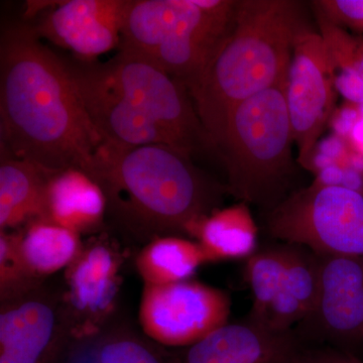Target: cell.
<instances>
[{"instance_id":"8","label":"cell","mask_w":363,"mask_h":363,"mask_svg":"<svg viewBox=\"0 0 363 363\" xmlns=\"http://www.w3.org/2000/svg\"><path fill=\"white\" fill-rule=\"evenodd\" d=\"M230 298L201 281L143 286L140 323L147 337L172 347H187L228 323Z\"/></svg>"},{"instance_id":"28","label":"cell","mask_w":363,"mask_h":363,"mask_svg":"<svg viewBox=\"0 0 363 363\" xmlns=\"http://www.w3.org/2000/svg\"><path fill=\"white\" fill-rule=\"evenodd\" d=\"M344 169L337 164L327 167L318 173L317 180L315 183L326 187H342Z\"/></svg>"},{"instance_id":"32","label":"cell","mask_w":363,"mask_h":363,"mask_svg":"<svg viewBox=\"0 0 363 363\" xmlns=\"http://www.w3.org/2000/svg\"><path fill=\"white\" fill-rule=\"evenodd\" d=\"M358 111H359L360 116L363 118V104L358 105Z\"/></svg>"},{"instance_id":"29","label":"cell","mask_w":363,"mask_h":363,"mask_svg":"<svg viewBox=\"0 0 363 363\" xmlns=\"http://www.w3.org/2000/svg\"><path fill=\"white\" fill-rule=\"evenodd\" d=\"M345 149L343 140L337 136H330L326 138L323 142L318 145V154L324 155V156L330 157L335 161L337 157H340Z\"/></svg>"},{"instance_id":"7","label":"cell","mask_w":363,"mask_h":363,"mask_svg":"<svg viewBox=\"0 0 363 363\" xmlns=\"http://www.w3.org/2000/svg\"><path fill=\"white\" fill-rule=\"evenodd\" d=\"M238 4L230 0H126L118 50L145 57L162 45L189 42L214 52L233 26Z\"/></svg>"},{"instance_id":"20","label":"cell","mask_w":363,"mask_h":363,"mask_svg":"<svg viewBox=\"0 0 363 363\" xmlns=\"http://www.w3.org/2000/svg\"><path fill=\"white\" fill-rule=\"evenodd\" d=\"M16 235L23 262L40 281L68 269L83 250L79 233L47 220L32 222Z\"/></svg>"},{"instance_id":"14","label":"cell","mask_w":363,"mask_h":363,"mask_svg":"<svg viewBox=\"0 0 363 363\" xmlns=\"http://www.w3.org/2000/svg\"><path fill=\"white\" fill-rule=\"evenodd\" d=\"M294 332L277 333L245 320L227 323L184 347L169 363H289L297 350Z\"/></svg>"},{"instance_id":"23","label":"cell","mask_w":363,"mask_h":363,"mask_svg":"<svg viewBox=\"0 0 363 363\" xmlns=\"http://www.w3.org/2000/svg\"><path fill=\"white\" fill-rule=\"evenodd\" d=\"M97 363H169L154 347L142 338L128 333L116 332L99 344Z\"/></svg>"},{"instance_id":"15","label":"cell","mask_w":363,"mask_h":363,"mask_svg":"<svg viewBox=\"0 0 363 363\" xmlns=\"http://www.w3.org/2000/svg\"><path fill=\"white\" fill-rule=\"evenodd\" d=\"M55 173L1 152L0 229L47 220V192Z\"/></svg>"},{"instance_id":"11","label":"cell","mask_w":363,"mask_h":363,"mask_svg":"<svg viewBox=\"0 0 363 363\" xmlns=\"http://www.w3.org/2000/svg\"><path fill=\"white\" fill-rule=\"evenodd\" d=\"M319 259L316 301L297 330L307 338L336 345L363 342V257Z\"/></svg>"},{"instance_id":"3","label":"cell","mask_w":363,"mask_h":363,"mask_svg":"<svg viewBox=\"0 0 363 363\" xmlns=\"http://www.w3.org/2000/svg\"><path fill=\"white\" fill-rule=\"evenodd\" d=\"M306 28L297 1H238L230 30L189 89L214 150L238 105L286 83L296 42Z\"/></svg>"},{"instance_id":"25","label":"cell","mask_w":363,"mask_h":363,"mask_svg":"<svg viewBox=\"0 0 363 363\" xmlns=\"http://www.w3.org/2000/svg\"><path fill=\"white\" fill-rule=\"evenodd\" d=\"M289 363H363L345 351L334 348H301L298 346Z\"/></svg>"},{"instance_id":"17","label":"cell","mask_w":363,"mask_h":363,"mask_svg":"<svg viewBox=\"0 0 363 363\" xmlns=\"http://www.w3.org/2000/svg\"><path fill=\"white\" fill-rule=\"evenodd\" d=\"M106 215V200L99 185L78 169L57 172L47 192V221L80 234L93 230Z\"/></svg>"},{"instance_id":"30","label":"cell","mask_w":363,"mask_h":363,"mask_svg":"<svg viewBox=\"0 0 363 363\" xmlns=\"http://www.w3.org/2000/svg\"><path fill=\"white\" fill-rule=\"evenodd\" d=\"M351 140H352L353 145L359 150L360 155L363 156V118L360 119L357 123V125L353 128L351 133Z\"/></svg>"},{"instance_id":"16","label":"cell","mask_w":363,"mask_h":363,"mask_svg":"<svg viewBox=\"0 0 363 363\" xmlns=\"http://www.w3.org/2000/svg\"><path fill=\"white\" fill-rule=\"evenodd\" d=\"M319 272L317 253L302 245L286 243L283 283L264 328L288 333L309 316L316 301Z\"/></svg>"},{"instance_id":"19","label":"cell","mask_w":363,"mask_h":363,"mask_svg":"<svg viewBox=\"0 0 363 363\" xmlns=\"http://www.w3.org/2000/svg\"><path fill=\"white\" fill-rule=\"evenodd\" d=\"M205 264H209V259L197 241L176 235L150 241L135 259L140 278L145 285L150 286L189 281Z\"/></svg>"},{"instance_id":"6","label":"cell","mask_w":363,"mask_h":363,"mask_svg":"<svg viewBox=\"0 0 363 363\" xmlns=\"http://www.w3.org/2000/svg\"><path fill=\"white\" fill-rule=\"evenodd\" d=\"M102 82L161 124L177 149L214 150L185 85L140 55L118 50L105 63L85 61Z\"/></svg>"},{"instance_id":"24","label":"cell","mask_w":363,"mask_h":363,"mask_svg":"<svg viewBox=\"0 0 363 363\" xmlns=\"http://www.w3.org/2000/svg\"><path fill=\"white\" fill-rule=\"evenodd\" d=\"M317 4L333 25L350 26L363 32V0H334Z\"/></svg>"},{"instance_id":"9","label":"cell","mask_w":363,"mask_h":363,"mask_svg":"<svg viewBox=\"0 0 363 363\" xmlns=\"http://www.w3.org/2000/svg\"><path fill=\"white\" fill-rule=\"evenodd\" d=\"M335 66L324 38L306 28L298 35L286 81V104L298 161L313 171L316 145L333 111ZM336 89V88H335Z\"/></svg>"},{"instance_id":"5","label":"cell","mask_w":363,"mask_h":363,"mask_svg":"<svg viewBox=\"0 0 363 363\" xmlns=\"http://www.w3.org/2000/svg\"><path fill=\"white\" fill-rule=\"evenodd\" d=\"M267 233L319 255L363 257V193L313 183L267 213Z\"/></svg>"},{"instance_id":"18","label":"cell","mask_w":363,"mask_h":363,"mask_svg":"<svg viewBox=\"0 0 363 363\" xmlns=\"http://www.w3.org/2000/svg\"><path fill=\"white\" fill-rule=\"evenodd\" d=\"M196 240L209 262L245 259L259 250V229L247 203L215 210L200 224Z\"/></svg>"},{"instance_id":"4","label":"cell","mask_w":363,"mask_h":363,"mask_svg":"<svg viewBox=\"0 0 363 363\" xmlns=\"http://www.w3.org/2000/svg\"><path fill=\"white\" fill-rule=\"evenodd\" d=\"M286 83L238 105L215 150L227 172V192L241 202L271 212L286 197L295 164Z\"/></svg>"},{"instance_id":"2","label":"cell","mask_w":363,"mask_h":363,"mask_svg":"<svg viewBox=\"0 0 363 363\" xmlns=\"http://www.w3.org/2000/svg\"><path fill=\"white\" fill-rule=\"evenodd\" d=\"M192 155L168 145L116 147L102 143L84 173L106 200V214L138 242L162 236L196 238L219 209L225 185L205 175Z\"/></svg>"},{"instance_id":"12","label":"cell","mask_w":363,"mask_h":363,"mask_svg":"<svg viewBox=\"0 0 363 363\" xmlns=\"http://www.w3.org/2000/svg\"><path fill=\"white\" fill-rule=\"evenodd\" d=\"M54 4L33 26L40 39L94 61L121 45L126 0H70Z\"/></svg>"},{"instance_id":"1","label":"cell","mask_w":363,"mask_h":363,"mask_svg":"<svg viewBox=\"0 0 363 363\" xmlns=\"http://www.w3.org/2000/svg\"><path fill=\"white\" fill-rule=\"evenodd\" d=\"M0 133L1 152L52 173L84 172L104 143L63 58L26 23L2 26Z\"/></svg>"},{"instance_id":"27","label":"cell","mask_w":363,"mask_h":363,"mask_svg":"<svg viewBox=\"0 0 363 363\" xmlns=\"http://www.w3.org/2000/svg\"><path fill=\"white\" fill-rule=\"evenodd\" d=\"M362 119L357 106L347 105L338 112L333 121V128L339 135H350L353 128Z\"/></svg>"},{"instance_id":"10","label":"cell","mask_w":363,"mask_h":363,"mask_svg":"<svg viewBox=\"0 0 363 363\" xmlns=\"http://www.w3.org/2000/svg\"><path fill=\"white\" fill-rule=\"evenodd\" d=\"M74 338L63 294L44 284L1 302L0 363H52Z\"/></svg>"},{"instance_id":"13","label":"cell","mask_w":363,"mask_h":363,"mask_svg":"<svg viewBox=\"0 0 363 363\" xmlns=\"http://www.w3.org/2000/svg\"><path fill=\"white\" fill-rule=\"evenodd\" d=\"M118 255L107 243L83 248L67 269L64 303L73 326L74 338L96 333L113 311L119 290Z\"/></svg>"},{"instance_id":"31","label":"cell","mask_w":363,"mask_h":363,"mask_svg":"<svg viewBox=\"0 0 363 363\" xmlns=\"http://www.w3.org/2000/svg\"><path fill=\"white\" fill-rule=\"evenodd\" d=\"M357 71L358 72V74H359L360 76H362V78L363 79V54L362 56V58H360L359 62H358L357 66Z\"/></svg>"},{"instance_id":"22","label":"cell","mask_w":363,"mask_h":363,"mask_svg":"<svg viewBox=\"0 0 363 363\" xmlns=\"http://www.w3.org/2000/svg\"><path fill=\"white\" fill-rule=\"evenodd\" d=\"M28 269L18 250L16 233L0 231V298L11 300L42 285Z\"/></svg>"},{"instance_id":"21","label":"cell","mask_w":363,"mask_h":363,"mask_svg":"<svg viewBox=\"0 0 363 363\" xmlns=\"http://www.w3.org/2000/svg\"><path fill=\"white\" fill-rule=\"evenodd\" d=\"M286 264V243L274 242L259 247L245 260V277L252 292L248 321L266 326L267 317L278 297Z\"/></svg>"},{"instance_id":"26","label":"cell","mask_w":363,"mask_h":363,"mask_svg":"<svg viewBox=\"0 0 363 363\" xmlns=\"http://www.w3.org/2000/svg\"><path fill=\"white\" fill-rule=\"evenodd\" d=\"M335 88L353 104H363V79L354 68L345 67L335 75Z\"/></svg>"}]
</instances>
